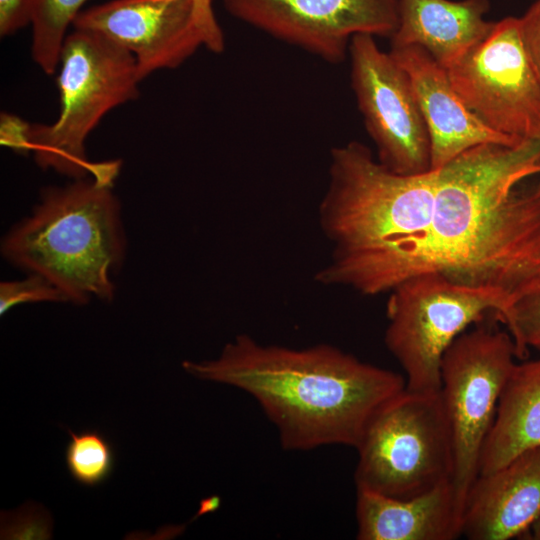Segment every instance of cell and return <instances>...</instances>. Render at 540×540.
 <instances>
[{
    "instance_id": "cell-1",
    "label": "cell",
    "mask_w": 540,
    "mask_h": 540,
    "mask_svg": "<svg viewBox=\"0 0 540 540\" xmlns=\"http://www.w3.org/2000/svg\"><path fill=\"white\" fill-rule=\"evenodd\" d=\"M435 195L417 276L497 288H540V138L477 145L434 170Z\"/></svg>"
},
{
    "instance_id": "cell-2",
    "label": "cell",
    "mask_w": 540,
    "mask_h": 540,
    "mask_svg": "<svg viewBox=\"0 0 540 540\" xmlns=\"http://www.w3.org/2000/svg\"><path fill=\"white\" fill-rule=\"evenodd\" d=\"M190 375L251 396L285 450L355 448L372 416L405 378L329 344L290 348L239 334L212 360L182 363Z\"/></svg>"
},
{
    "instance_id": "cell-3",
    "label": "cell",
    "mask_w": 540,
    "mask_h": 540,
    "mask_svg": "<svg viewBox=\"0 0 540 540\" xmlns=\"http://www.w3.org/2000/svg\"><path fill=\"white\" fill-rule=\"evenodd\" d=\"M435 184L434 170L397 174L361 142L333 147L318 209L321 231L333 252L316 280L373 296L416 276Z\"/></svg>"
},
{
    "instance_id": "cell-4",
    "label": "cell",
    "mask_w": 540,
    "mask_h": 540,
    "mask_svg": "<svg viewBox=\"0 0 540 540\" xmlns=\"http://www.w3.org/2000/svg\"><path fill=\"white\" fill-rule=\"evenodd\" d=\"M125 253L120 202L112 185L92 177L44 188L1 242L7 262L45 277L75 305L113 300Z\"/></svg>"
},
{
    "instance_id": "cell-5",
    "label": "cell",
    "mask_w": 540,
    "mask_h": 540,
    "mask_svg": "<svg viewBox=\"0 0 540 540\" xmlns=\"http://www.w3.org/2000/svg\"><path fill=\"white\" fill-rule=\"evenodd\" d=\"M58 67L59 116L52 124H28L29 153L43 170L113 185L120 162L90 161L85 141L106 113L138 97L135 58L100 34L75 29L64 41Z\"/></svg>"
},
{
    "instance_id": "cell-6",
    "label": "cell",
    "mask_w": 540,
    "mask_h": 540,
    "mask_svg": "<svg viewBox=\"0 0 540 540\" xmlns=\"http://www.w3.org/2000/svg\"><path fill=\"white\" fill-rule=\"evenodd\" d=\"M389 293L385 344L405 373V388L416 392L440 390L442 358L470 324L488 312L505 323L514 306L500 289L460 284L435 272Z\"/></svg>"
},
{
    "instance_id": "cell-7",
    "label": "cell",
    "mask_w": 540,
    "mask_h": 540,
    "mask_svg": "<svg viewBox=\"0 0 540 540\" xmlns=\"http://www.w3.org/2000/svg\"><path fill=\"white\" fill-rule=\"evenodd\" d=\"M355 449L356 489L409 498L451 481L453 446L440 392L405 388L375 412Z\"/></svg>"
},
{
    "instance_id": "cell-8",
    "label": "cell",
    "mask_w": 540,
    "mask_h": 540,
    "mask_svg": "<svg viewBox=\"0 0 540 540\" xmlns=\"http://www.w3.org/2000/svg\"><path fill=\"white\" fill-rule=\"evenodd\" d=\"M516 358L509 332L485 327L460 334L442 358L439 392L451 433V482L461 518Z\"/></svg>"
},
{
    "instance_id": "cell-9",
    "label": "cell",
    "mask_w": 540,
    "mask_h": 540,
    "mask_svg": "<svg viewBox=\"0 0 540 540\" xmlns=\"http://www.w3.org/2000/svg\"><path fill=\"white\" fill-rule=\"evenodd\" d=\"M447 72L464 104L486 126L519 144L540 138V76L519 18L495 22Z\"/></svg>"
},
{
    "instance_id": "cell-10",
    "label": "cell",
    "mask_w": 540,
    "mask_h": 540,
    "mask_svg": "<svg viewBox=\"0 0 540 540\" xmlns=\"http://www.w3.org/2000/svg\"><path fill=\"white\" fill-rule=\"evenodd\" d=\"M348 55L351 87L378 161L401 175L429 172L430 139L406 71L372 35L354 36Z\"/></svg>"
},
{
    "instance_id": "cell-11",
    "label": "cell",
    "mask_w": 540,
    "mask_h": 540,
    "mask_svg": "<svg viewBox=\"0 0 540 540\" xmlns=\"http://www.w3.org/2000/svg\"><path fill=\"white\" fill-rule=\"evenodd\" d=\"M227 12L266 34L332 64L345 60L359 34L388 37L399 0H223Z\"/></svg>"
},
{
    "instance_id": "cell-12",
    "label": "cell",
    "mask_w": 540,
    "mask_h": 540,
    "mask_svg": "<svg viewBox=\"0 0 540 540\" xmlns=\"http://www.w3.org/2000/svg\"><path fill=\"white\" fill-rule=\"evenodd\" d=\"M73 26L131 53L141 80L180 66L203 46L193 0H112L81 11Z\"/></svg>"
},
{
    "instance_id": "cell-13",
    "label": "cell",
    "mask_w": 540,
    "mask_h": 540,
    "mask_svg": "<svg viewBox=\"0 0 540 540\" xmlns=\"http://www.w3.org/2000/svg\"><path fill=\"white\" fill-rule=\"evenodd\" d=\"M389 52L412 83L430 139L431 170L477 145H520L486 126L457 94L447 70L423 48L406 46Z\"/></svg>"
},
{
    "instance_id": "cell-14",
    "label": "cell",
    "mask_w": 540,
    "mask_h": 540,
    "mask_svg": "<svg viewBox=\"0 0 540 540\" xmlns=\"http://www.w3.org/2000/svg\"><path fill=\"white\" fill-rule=\"evenodd\" d=\"M540 517V446L502 467L478 475L462 512L461 536L508 540L531 529Z\"/></svg>"
},
{
    "instance_id": "cell-15",
    "label": "cell",
    "mask_w": 540,
    "mask_h": 540,
    "mask_svg": "<svg viewBox=\"0 0 540 540\" xmlns=\"http://www.w3.org/2000/svg\"><path fill=\"white\" fill-rule=\"evenodd\" d=\"M356 490L358 540H453L461 536V515L451 481L409 498Z\"/></svg>"
},
{
    "instance_id": "cell-16",
    "label": "cell",
    "mask_w": 540,
    "mask_h": 540,
    "mask_svg": "<svg viewBox=\"0 0 540 540\" xmlns=\"http://www.w3.org/2000/svg\"><path fill=\"white\" fill-rule=\"evenodd\" d=\"M488 0H399L391 48L419 46L448 70L491 31Z\"/></svg>"
},
{
    "instance_id": "cell-17",
    "label": "cell",
    "mask_w": 540,
    "mask_h": 540,
    "mask_svg": "<svg viewBox=\"0 0 540 540\" xmlns=\"http://www.w3.org/2000/svg\"><path fill=\"white\" fill-rule=\"evenodd\" d=\"M540 446V358L516 363L500 396L485 441L479 475L502 467L519 453Z\"/></svg>"
},
{
    "instance_id": "cell-18",
    "label": "cell",
    "mask_w": 540,
    "mask_h": 540,
    "mask_svg": "<svg viewBox=\"0 0 540 540\" xmlns=\"http://www.w3.org/2000/svg\"><path fill=\"white\" fill-rule=\"evenodd\" d=\"M87 0H34L30 13L32 57L48 75L58 68L66 31Z\"/></svg>"
},
{
    "instance_id": "cell-19",
    "label": "cell",
    "mask_w": 540,
    "mask_h": 540,
    "mask_svg": "<svg viewBox=\"0 0 540 540\" xmlns=\"http://www.w3.org/2000/svg\"><path fill=\"white\" fill-rule=\"evenodd\" d=\"M65 448V463L71 477L80 485L95 487L113 472L115 452L111 442L97 430L75 433Z\"/></svg>"
},
{
    "instance_id": "cell-20",
    "label": "cell",
    "mask_w": 540,
    "mask_h": 540,
    "mask_svg": "<svg viewBox=\"0 0 540 540\" xmlns=\"http://www.w3.org/2000/svg\"><path fill=\"white\" fill-rule=\"evenodd\" d=\"M68 303L64 294L48 279L26 273V277L0 283V314L4 315L11 308L26 303Z\"/></svg>"
},
{
    "instance_id": "cell-21",
    "label": "cell",
    "mask_w": 540,
    "mask_h": 540,
    "mask_svg": "<svg viewBox=\"0 0 540 540\" xmlns=\"http://www.w3.org/2000/svg\"><path fill=\"white\" fill-rule=\"evenodd\" d=\"M504 324L518 358L526 357L530 348L540 351V288L516 302Z\"/></svg>"
},
{
    "instance_id": "cell-22",
    "label": "cell",
    "mask_w": 540,
    "mask_h": 540,
    "mask_svg": "<svg viewBox=\"0 0 540 540\" xmlns=\"http://www.w3.org/2000/svg\"><path fill=\"white\" fill-rule=\"evenodd\" d=\"M193 1L203 46L213 53L223 52L225 46L224 35L214 15L212 0Z\"/></svg>"
},
{
    "instance_id": "cell-23",
    "label": "cell",
    "mask_w": 540,
    "mask_h": 540,
    "mask_svg": "<svg viewBox=\"0 0 540 540\" xmlns=\"http://www.w3.org/2000/svg\"><path fill=\"white\" fill-rule=\"evenodd\" d=\"M519 19L524 46L540 76V0H535Z\"/></svg>"
},
{
    "instance_id": "cell-24",
    "label": "cell",
    "mask_w": 540,
    "mask_h": 540,
    "mask_svg": "<svg viewBox=\"0 0 540 540\" xmlns=\"http://www.w3.org/2000/svg\"><path fill=\"white\" fill-rule=\"evenodd\" d=\"M34 0H0V34L7 36L30 23Z\"/></svg>"
},
{
    "instance_id": "cell-25",
    "label": "cell",
    "mask_w": 540,
    "mask_h": 540,
    "mask_svg": "<svg viewBox=\"0 0 540 540\" xmlns=\"http://www.w3.org/2000/svg\"><path fill=\"white\" fill-rule=\"evenodd\" d=\"M0 142L3 146L19 154L29 153L27 145L28 122L15 115L2 114L0 122Z\"/></svg>"
},
{
    "instance_id": "cell-26",
    "label": "cell",
    "mask_w": 540,
    "mask_h": 540,
    "mask_svg": "<svg viewBox=\"0 0 540 540\" xmlns=\"http://www.w3.org/2000/svg\"><path fill=\"white\" fill-rule=\"evenodd\" d=\"M219 500L217 497H212L205 499L201 502V508L199 510V515L207 512H212L218 507Z\"/></svg>"
},
{
    "instance_id": "cell-27",
    "label": "cell",
    "mask_w": 540,
    "mask_h": 540,
    "mask_svg": "<svg viewBox=\"0 0 540 540\" xmlns=\"http://www.w3.org/2000/svg\"><path fill=\"white\" fill-rule=\"evenodd\" d=\"M531 538L534 540H540V517L531 527Z\"/></svg>"
}]
</instances>
